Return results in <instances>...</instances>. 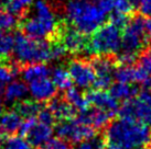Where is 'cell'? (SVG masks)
I'll return each instance as SVG.
<instances>
[{
	"label": "cell",
	"mask_w": 151,
	"mask_h": 149,
	"mask_svg": "<svg viewBox=\"0 0 151 149\" xmlns=\"http://www.w3.org/2000/svg\"><path fill=\"white\" fill-rule=\"evenodd\" d=\"M150 136L148 125L120 117L107 124L103 145L104 149H138L149 143Z\"/></svg>",
	"instance_id": "obj_1"
},
{
	"label": "cell",
	"mask_w": 151,
	"mask_h": 149,
	"mask_svg": "<svg viewBox=\"0 0 151 149\" xmlns=\"http://www.w3.org/2000/svg\"><path fill=\"white\" fill-rule=\"evenodd\" d=\"M63 12L67 24L85 35L92 34L104 24L107 14L92 0H68Z\"/></svg>",
	"instance_id": "obj_2"
},
{
	"label": "cell",
	"mask_w": 151,
	"mask_h": 149,
	"mask_svg": "<svg viewBox=\"0 0 151 149\" xmlns=\"http://www.w3.org/2000/svg\"><path fill=\"white\" fill-rule=\"evenodd\" d=\"M148 42L145 20L141 17L130 18L122 30L119 62L122 65H132L137 56L147 47Z\"/></svg>",
	"instance_id": "obj_3"
},
{
	"label": "cell",
	"mask_w": 151,
	"mask_h": 149,
	"mask_svg": "<svg viewBox=\"0 0 151 149\" xmlns=\"http://www.w3.org/2000/svg\"><path fill=\"white\" fill-rule=\"evenodd\" d=\"M14 46L13 53L14 57H11L17 62L21 69L27 65L47 62L52 60L51 57V43L46 40H35L28 37L21 31L14 32Z\"/></svg>",
	"instance_id": "obj_4"
},
{
	"label": "cell",
	"mask_w": 151,
	"mask_h": 149,
	"mask_svg": "<svg viewBox=\"0 0 151 149\" xmlns=\"http://www.w3.org/2000/svg\"><path fill=\"white\" fill-rule=\"evenodd\" d=\"M122 28L114 24L113 22L104 23L93 32L88 40L87 52L96 56H113L118 54L122 47Z\"/></svg>",
	"instance_id": "obj_5"
},
{
	"label": "cell",
	"mask_w": 151,
	"mask_h": 149,
	"mask_svg": "<svg viewBox=\"0 0 151 149\" xmlns=\"http://www.w3.org/2000/svg\"><path fill=\"white\" fill-rule=\"evenodd\" d=\"M120 117L137 121L148 126L151 125V91L145 89L134 98L124 101L119 108Z\"/></svg>",
	"instance_id": "obj_6"
},
{
	"label": "cell",
	"mask_w": 151,
	"mask_h": 149,
	"mask_svg": "<svg viewBox=\"0 0 151 149\" xmlns=\"http://www.w3.org/2000/svg\"><path fill=\"white\" fill-rule=\"evenodd\" d=\"M59 23L60 21H56V19H42L37 17L25 19L19 24V28L28 37L52 42L55 37Z\"/></svg>",
	"instance_id": "obj_7"
},
{
	"label": "cell",
	"mask_w": 151,
	"mask_h": 149,
	"mask_svg": "<svg viewBox=\"0 0 151 149\" xmlns=\"http://www.w3.org/2000/svg\"><path fill=\"white\" fill-rule=\"evenodd\" d=\"M55 132L59 137H62L70 143H81L95 137V129L89 125L84 124L78 118L62 121L58 126Z\"/></svg>",
	"instance_id": "obj_8"
},
{
	"label": "cell",
	"mask_w": 151,
	"mask_h": 149,
	"mask_svg": "<svg viewBox=\"0 0 151 149\" xmlns=\"http://www.w3.org/2000/svg\"><path fill=\"white\" fill-rule=\"evenodd\" d=\"M67 71L73 83L80 89H88L95 84V72L91 62L83 58H74L67 62Z\"/></svg>",
	"instance_id": "obj_9"
},
{
	"label": "cell",
	"mask_w": 151,
	"mask_h": 149,
	"mask_svg": "<svg viewBox=\"0 0 151 149\" xmlns=\"http://www.w3.org/2000/svg\"><path fill=\"white\" fill-rule=\"evenodd\" d=\"M94 72H95V84L96 89L105 90L113 84L115 79L116 62L113 56H95L91 60Z\"/></svg>",
	"instance_id": "obj_10"
},
{
	"label": "cell",
	"mask_w": 151,
	"mask_h": 149,
	"mask_svg": "<svg viewBox=\"0 0 151 149\" xmlns=\"http://www.w3.org/2000/svg\"><path fill=\"white\" fill-rule=\"evenodd\" d=\"M85 98L88 105L107 112L111 116L115 115L119 110L118 101L105 90L96 89V90L89 91L85 94Z\"/></svg>",
	"instance_id": "obj_11"
},
{
	"label": "cell",
	"mask_w": 151,
	"mask_h": 149,
	"mask_svg": "<svg viewBox=\"0 0 151 149\" xmlns=\"http://www.w3.org/2000/svg\"><path fill=\"white\" fill-rule=\"evenodd\" d=\"M29 92L35 101L46 103L49 100L58 95V88L49 78H41L30 82Z\"/></svg>",
	"instance_id": "obj_12"
},
{
	"label": "cell",
	"mask_w": 151,
	"mask_h": 149,
	"mask_svg": "<svg viewBox=\"0 0 151 149\" xmlns=\"http://www.w3.org/2000/svg\"><path fill=\"white\" fill-rule=\"evenodd\" d=\"M46 108L49 109L52 114L54 115L55 120L66 121L72 120L76 116V109L64 99V96H56L52 98L45 103Z\"/></svg>",
	"instance_id": "obj_13"
},
{
	"label": "cell",
	"mask_w": 151,
	"mask_h": 149,
	"mask_svg": "<svg viewBox=\"0 0 151 149\" xmlns=\"http://www.w3.org/2000/svg\"><path fill=\"white\" fill-rule=\"evenodd\" d=\"M111 117L113 116L108 114L107 112L89 105L86 110L80 112V115L77 116L76 118H78L84 124L89 125L94 129H98L108 124L109 120Z\"/></svg>",
	"instance_id": "obj_14"
},
{
	"label": "cell",
	"mask_w": 151,
	"mask_h": 149,
	"mask_svg": "<svg viewBox=\"0 0 151 149\" xmlns=\"http://www.w3.org/2000/svg\"><path fill=\"white\" fill-rule=\"evenodd\" d=\"M53 134V128L50 125L42 123H35L33 127L30 129L29 133L25 135L27 140L33 147H41L49 140Z\"/></svg>",
	"instance_id": "obj_15"
},
{
	"label": "cell",
	"mask_w": 151,
	"mask_h": 149,
	"mask_svg": "<svg viewBox=\"0 0 151 149\" xmlns=\"http://www.w3.org/2000/svg\"><path fill=\"white\" fill-rule=\"evenodd\" d=\"M22 123V117L14 110L4 112L0 116V131L4 136H12L18 133Z\"/></svg>",
	"instance_id": "obj_16"
},
{
	"label": "cell",
	"mask_w": 151,
	"mask_h": 149,
	"mask_svg": "<svg viewBox=\"0 0 151 149\" xmlns=\"http://www.w3.org/2000/svg\"><path fill=\"white\" fill-rule=\"evenodd\" d=\"M29 92V87L25 84L24 81L14 80L10 81L4 90V101L7 103H16L18 101H21Z\"/></svg>",
	"instance_id": "obj_17"
},
{
	"label": "cell",
	"mask_w": 151,
	"mask_h": 149,
	"mask_svg": "<svg viewBox=\"0 0 151 149\" xmlns=\"http://www.w3.org/2000/svg\"><path fill=\"white\" fill-rule=\"evenodd\" d=\"M20 74L22 78L27 82H32L37 79L47 78L51 74L50 67H47L44 62H38V64H31L27 65L21 69Z\"/></svg>",
	"instance_id": "obj_18"
},
{
	"label": "cell",
	"mask_w": 151,
	"mask_h": 149,
	"mask_svg": "<svg viewBox=\"0 0 151 149\" xmlns=\"http://www.w3.org/2000/svg\"><path fill=\"white\" fill-rule=\"evenodd\" d=\"M12 110L23 118H32L38 116L39 112L42 110V105L35 100H21L13 104Z\"/></svg>",
	"instance_id": "obj_19"
},
{
	"label": "cell",
	"mask_w": 151,
	"mask_h": 149,
	"mask_svg": "<svg viewBox=\"0 0 151 149\" xmlns=\"http://www.w3.org/2000/svg\"><path fill=\"white\" fill-rule=\"evenodd\" d=\"M110 94L117 101H127L138 93V88L131 83L116 82L110 86Z\"/></svg>",
	"instance_id": "obj_20"
},
{
	"label": "cell",
	"mask_w": 151,
	"mask_h": 149,
	"mask_svg": "<svg viewBox=\"0 0 151 149\" xmlns=\"http://www.w3.org/2000/svg\"><path fill=\"white\" fill-rule=\"evenodd\" d=\"M34 0H7L4 2L6 11L13 14L18 19H24L29 12Z\"/></svg>",
	"instance_id": "obj_21"
},
{
	"label": "cell",
	"mask_w": 151,
	"mask_h": 149,
	"mask_svg": "<svg viewBox=\"0 0 151 149\" xmlns=\"http://www.w3.org/2000/svg\"><path fill=\"white\" fill-rule=\"evenodd\" d=\"M51 76H52V81L55 84V87L60 90H67L68 88L73 86V81L67 69L64 67L59 66L55 67L51 70Z\"/></svg>",
	"instance_id": "obj_22"
},
{
	"label": "cell",
	"mask_w": 151,
	"mask_h": 149,
	"mask_svg": "<svg viewBox=\"0 0 151 149\" xmlns=\"http://www.w3.org/2000/svg\"><path fill=\"white\" fill-rule=\"evenodd\" d=\"M64 99L66 100L70 104H72L74 108L76 109V111L82 112L86 110V109L89 106L86 101V98H85V94H83L82 92L76 89V88H68L64 94Z\"/></svg>",
	"instance_id": "obj_23"
},
{
	"label": "cell",
	"mask_w": 151,
	"mask_h": 149,
	"mask_svg": "<svg viewBox=\"0 0 151 149\" xmlns=\"http://www.w3.org/2000/svg\"><path fill=\"white\" fill-rule=\"evenodd\" d=\"M17 72L13 70L10 62L8 60H0V95L4 94V90L6 84L12 81L13 77Z\"/></svg>",
	"instance_id": "obj_24"
},
{
	"label": "cell",
	"mask_w": 151,
	"mask_h": 149,
	"mask_svg": "<svg viewBox=\"0 0 151 149\" xmlns=\"http://www.w3.org/2000/svg\"><path fill=\"white\" fill-rule=\"evenodd\" d=\"M0 149H31V145L21 136L12 135L0 140Z\"/></svg>",
	"instance_id": "obj_25"
},
{
	"label": "cell",
	"mask_w": 151,
	"mask_h": 149,
	"mask_svg": "<svg viewBox=\"0 0 151 149\" xmlns=\"http://www.w3.org/2000/svg\"><path fill=\"white\" fill-rule=\"evenodd\" d=\"M14 40L10 34H4L0 37V60H8L12 57Z\"/></svg>",
	"instance_id": "obj_26"
},
{
	"label": "cell",
	"mask_w": 151,
	"mask_h": 149,
	"mask_svg": "<svg viewBox=\"0 0 151 149\" xmlns=\"http://www.w3.org/2000/svg\"><path fill=\"white\" fill-rule=\"evenodd\" d=\"M34 8L37 11V17L42 19H56L53 6L45 0H38L34 4Z\"/></svg>",
	"instance_id": "obj_27"
},
{
	"label": "cell",
	"mask_w": 151,
	"mask_h": 149,
	"mask_svg": "<svg viewBox=\"0 0 151 149\" xmlns=\"http://www.w3.org/2000/svg\"><path fill=\"white\" fill-rule=\"evenodd\" d=\"M19 26L18 18L13 14L9 13L0 9V30L1 31H9V30L17 29Z\"/></svg>",
	"instance_id": "obj_28"
},
{
	"label": "cell",
	"mask_w": 151,
	"mask_h": 149,
	"mask_svg": "<svg viewBox=\"0 0 151 149\" xmlns=\"http://www.w3.org/2000/svg\"><path fill=\"white\" fill-rule=\"evenodd\" d=\"M43 149H73L72 144L66 139L62 137H55V138H50L49 140L44 144Z\"/></svg>",
	"instance_id": "obj_29"
},
{
	"label": "cell",
	"mask_w": 151,
	"mask_h": 149,
	"mask_svg": "<svg viewBox=\"0 0 151 149\" xmlns=\"http://www.w3.org/2000/svg\"><path fill=\"white\" fill-rule=\"evenodd\" d=\"M142 54L139 56V67H141L145 72L151 77V47L143 50Z\"/></svg>",
	"instance_id": "obj_30"
},
{
	"label": "cell",
	"mask_w": 151,
	"mask_h": 149,
	"mask_svg": "<svg viewBox=\"0 0 151 149\" xmlns=\"http://www.w3.org/2000/svg\"><path fill=\"white\" fill-rule=\"evenodd\" d=\"M75 149H104V145H103V140L93 137L92 139L78 143Z\"/></svg>",
	"instance_id": "obj_31"
},
{
	"label": "cell",
	"mask_w": 151,
	"mask_h": 149,
	"mask_svg": "<svg viewBox=\"0 0 151 149\" xmlns=\"http://www.w3.org/2000/svg\"><path fill=\"white\" fill-rule=\"evenodd\" d=\"M38 120L40 123L45 125H50V126H53V124L55 123L54 115L52 114V112L47 108H44V109L42 108V110L39 112Z\"/></svg>",
	"instance_id": "obj_32"
},
{
	"label": "cell",
	"mask_w": 151,
	"mask_h": 149,
	"mask_svg": "<svg viewBox=\"0 0 151 149\" xmlns=\"http://www.w3.org/2000/svg\"><path fill=\"white\" fill-rule=\"evenodd\" d=\"M37 122H35V117H32V118H25V121L23 122L22 121L21 125H20V128H19V134H20V136L21 137H25V135L29 133V131L32 127H33V125L35 124Z\"/></svg>",
	"instance_id": "obj_33"
},
{
	"label": "cell",
	"mask_w": 151,
	"mask_h": 149,
	"mask_svg": "<svg viewBox=\"0 0 151 149\" xmlns=\"http://www.w3.org/2000/svg\"><path fill=\"white\" fill-rule=\"evenodd\" d=\"M137 7L142 16L145 17L151 16V0H138Z\"/></svg>",
	"instance_id": "obj_34"
},
{
	"label": "cell",
	"mask_w": 151,
	"mask_h": 149,
	"mask_svg": "<svg viewBox=\"0 0 151 149\" xmlns=\"http://www.w3.org/2000/svg\"><path fill=\"white\" fill-rule=\"evenodd\" d=\"M145 29H146V33L149 41H151V16L145 21Z\"/></svg>",
	"instance_id": "obj_35"
},
{
	"label": "cell",
	"mask_w": 151,
	"mask_h": 149,
	"mask_svg": "<svg viewBox=\"0 0 151 149\" xmlns=\"http://www.w3.org/2000/svg\"><path fill=\"white\" fill-rule=\"evenodd\" d=\"M4 102L2 101H0V116H1V114L4 113Z\"/></svg>",
	"instance_id": "obj_36"
},
{
	"label": "cell",
	"mask_w": 151,
	"mask_h": 149,
	"mask_svg": "<svg viewBox=\"0 0 151 149\" xmlns=\"http://www.w3.org/2000/svg\"><path fill=\"white\" fill-rule=\"evenodd\" d=\"M4 2H6V0H0V6H4Z\"/></svg>",
	"instance_id": "obj_37"
},
{
	"label": "cell",
	"mask_w": 151,
	"mask_h": 149,
	"mask_svg": "<svg viewBox=\"0 0 151 149\" xmlns=\"http://www.w3.org/2000/svg\"><path fill=\"white\" fill-rule=\"evenodd\" d=\"M2 35H4V31H1V30H0V37L2 36Z\"/></svg>",
	"instance_id": "obj_38"
},
{
	"label": "cell",
	"mask_w": 151,
	"mask_h": 149,
	"mask_svg": "<svg viewBox=\"0 0 151 149\" xmlns=\"http://www.w3.org/2000/svg\"><path fill=\"white\" fill-rule=\"evenodd\" d=\"M138 149H150V148H147V147L143 146V147H140V148H138Z\"/></svg>",
	"instance_id": "obj_39"
},
{
	"label": "cell",
	"mask_w": 151,
	"mask_h": 149,
	"mask_svg": "<svg viewBox=\"0 0 151 149\" xmlns=\"http://www.w3.org/2000/svg\"><path fill=\"white\" fill-rule=\"evenodd\" d=\"M149 141H150V149H151V136H150V140Z\"/></svg>",
	"instance_id": "obj_40"
},
{
	"label": "cell",
	"mask_w": 151,
	"mask_h": 149,
	"mask_svg": "<svg viewBox=\"0 0 151 149\" xmlns=\"http://www.w3.org/2000/svg\"><path fill=\"white\" fill-rule=\"evenodd\" d=\"M42 149H43V148H42Z\"/></svg>",
	"instance_id": "obj_41"
}]
</instances>
